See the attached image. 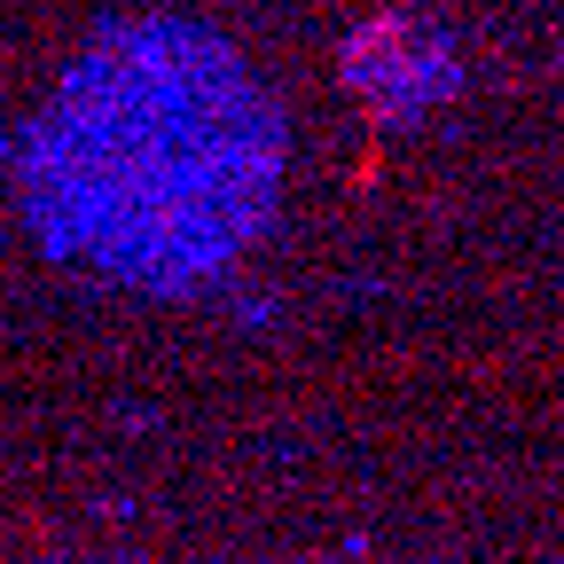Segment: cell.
Instances as JSON below:
<instances>
[{"label":"cell","mask_w":564,"mask_h":564,"mask_svg":"<svg viewBox=\"0 0 564 564\" xmlns=\"http://www.w3.org/2000/svg\"><path fill=\"white\" fill-rule=\"evenodd\" d=\"M345 95L361 102L377 126H423L440 102L463 95V47L447 24H432L423 9H377L345 32Z\"/></svg>","instance_id":"2"},{"label":"cell","mask_w":564,"mask_h":564,"mask_svg":"<svg viewBox=\"0 0 564 564\" xmlns=\"http://www.w3.org/2000/svg\"><path fill=\"white\" fill-rule=\"evenodd\" d=\"M291 110L196 17H110L17 133V212L55 267L196 299L274 228Z\"/></svg>","instance_id":"1"}]
</instances>
